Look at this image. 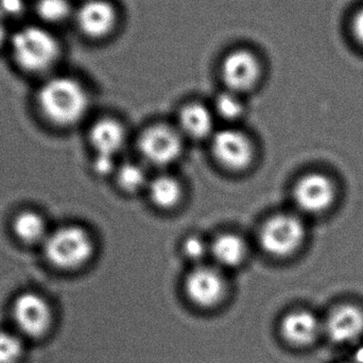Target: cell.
Instances as JSON below:
<instances>
[{
    "label": "cell",
    "instance_id": "2",
    "mask_svg": "<svg viewBox=\"0 0 363 363\" xmlns=\"http://www.w3.org/2000/svg\"><path fill=\"white\" fill-rule=\"evenodd\" d=\"M11 52L17 65L29 74L49 72L61 57L57 38L47 28L26 26L10 38Z\"/></svg>",
    "mask_w": 363,
    "mask_h": 363
},
{
    "label": "cell",
    "instance_id": "11",
    "mask_svg": "<svg viewBox=\"0 0 363 363\" xmlns=\"http://www.w3.org/2000/svg\"><path fill=\"white\" fill-rule=\"evenodd\" d=\"M211 147L217 161L228 169H245L253 160L251 140L238 130L224 129L216 132Z\"/></svg>",
    "mask_w": 363,
    "mask_h": 363
},
{
    "label": "cell",
    "instance_id": "4",
    "mask_svg": "<svg viewBox=\"0 0 363 363\" xmlns=\"http://www.w3.org/2000/svg\"><path fill=\"white\" fill-rule=\"evenodd\" d=\"M12 328L27 341L46 338L55 325L50 302L38 292L26 291L15 298L11 308Z\"/></svg>",
    "mask_w": 363,
    "mask_h": 363
},
{
    "label": "cell",
    "instance_id": "7",
    "mask_svg": "<svg viewBox=\"0 0 363 363\" xmlns=\"http://www.w3.org/2000/svg\"><path fill=\"white\" fill-rule=\"evenodd\" d=\"M121 11L112 0H82L74 21L82 35L91 40L112 38L121 25Z\"/></svg>",
    "mask_w": 363,
    "mask_h": 363
},
{
    "label": "cell",
    "instance_id": "13",
    "mask_svg": "<svg viewBox=\"0 0 363 363\" xmlns=\"http://www.w3.org/2000/svg\"><path fill=\"white\" fill-rule=\"evenodd\" d=\"M185 290L194 304L201 307L215 306L223 298L225 281L217 269L199 267L186 279Z\"/></svg>",
    "mask_w": 363,
    "mask_h": 363
},
{
    "label": "cell",
    "instance_id": "29",
    "mask_svg": "<svg viewBox=\"0 0 363 363\" xmlns=\"http://www.w3.org/2000/svg\"><path fill=\"white\" fill-rule=\"evenodd\" d=\"M337 363H351L350 362H337Z\"/></svg>",
    "mask_w": 363,
    "mask_h": 363
},
{
    "label": "cell",
    "instance_id": "21",
    "mask_svg": "<svg viewBox=\"0 0 363 363\" xmlns=\"http://www.w3.org/2000/svg\"><path fill=\"white\" fill-rule=\"evenodd\" d=\"M213 106H215L216 114L228 121H236L242 115L245 110L240 94L228 91V89L222 91L216 97Z\"/></svg>",
    "mask_w": 363,
    "mask_h": 363
},
{
    "label": "cell",
    "instance_id": "23",
    "mask_svg": "<svg viewBox=\"0 0 363 363\" xmlns=\"http://www.w3.org/2000/svg\"><path fill=\"white\" fill-rule=\"evenodd\" d=\"M183 252L190 260H201L211 253V245L199 236H189L183 243Z\"/></svg>",
    "mask_w": 363,
    "mask_h": 363
},
{
    "label": "cell",
    "instance_id": "8",
    "mask_svg": "<svg viewBox=\"0 0 363 363\" xmlns=\"http://www.w3.org/2000/svg\"><path fill=\"white\" fill-rule=\"evenodd\" d=\"M337 194L335 181L322 172H309L301 177L292 191L298 208L308 215H321L332 208Z\"/></svg>",
    "mask_w": 363,
    "mask_h": 363
},
{
    "label": "cell",
    "instance_id": "10",
    "mask_svg": "<svg viewBox=\"0 0 363 363\" xmlns=\"http://www.w3.org/2000/svg\"><path fill=\"white\" fill-rule=\"evenodd\" d=\"M138 149L144 159L155 166H168L180 157L183 140L180 132L164 125H152L143 132Z\"/></svg>",
    "mask_w": 363,
    "mask_h": 363
},
{
    "label": "cell",
    "instance_id": "3",
    "mask_svg": "<svg viewBox=\"0 0 363 363\" xmlns=\"http://www.w3.org/2000/svg\"><path fill=\"white\" fill-rule=\"evenodd\" d=\"M45 255L52 266L63 270L79 268L93 255L94 242L86 230L66 225L50 230L43 243Z\"/></svg>",
    "mask_w": 363,
    "mask_h": 363
},
{
    "label": "cell",
    "instance_id": "26",
    "mask_svg": "<svg viewBox=\"0 0 363 363\" xmlns=\"http://www.w3.org/2000/svg\"><path fill=\"white\" fill-rule=\"evenodd\" d=\"M352 33L356 42L363 47V8L358 10L354 15L351 23Z\"/></svg>",
    "mask_w": 363,
    "mask_h": 363
},
{
    "label": "cell",
    "instance_id": "6",
    "mask_svg": "<svg viewBox=\"0 0 363 363\" xmlns=\"http://www.w3.org/2000/svg\"><path fill=\"white\" fill-rule=\"evenodd\" d=\"M306 238V226L302 218L294 213H279L267 220L259 234L262 249L277 257L296 253Z\"/></svg>",
    "mask_w": 363,
    "mask_h": 363
},
{
    "label": "cell",
    "instance_id": "28",
    "mask_svg": "<svg viewBox=\"0 0 363 363\" xmlns=\"http://www.w3.org/2000/svg\"><path fill=\"white\" fill-rule=\"evenodd\" d=\"M9 40L8 28H6V21L0 15V49L6 44Z\"/></svg>",
    "mask_w": 363,
    "mask_h": 363
},
{
    "label": "cell",
    "instance_id": "20",
    "mask_svg": "<svg viewBox=\"0 0 363 363\" xmlns=\"http://www.w3.org/2000/svg\"><path fill=\"white\" fill-rule=\"evenodd\" d=\"M74 10L70 0H36L35 12L47 23H62L74 18Z\"/></svg>",
    "mask_w": 363,
    "mask_h": 363
},
{
    "label": "cell",
    "instance_id": "9",
    "mask_svg": "<svg viewBox=\"0 0 363 363\" xmlns=\"http://www.w3.org/2000/svg\"><path fill=\"white\" fill-rule=\"evenodd\" d=\"M323 330L326 338L338 347L362 342V306L352 302L336 305L323 320Z\"/></svg>",
    "mask_w": 363,
    "mask_h": 363
},
{
    "label": "cell",
    "instance_id": "17",
    "mask_svg": "<svg viewBox=\"0 0 363 363\" xmlns=\"http://www.w3.org/2000/svg\"><path fill=\"white\" fill-rule=\"evenodd\" d=\"M13 230L21 242L40 245L46 240L50 230L46 220L35 211H26L18 213L13 222Z\"/></svg>",
    "mask_w": 363,
    "mask_h": 363
},
{
    "label": "cell",
    "instance_id": "22",
    "mask_svg": "<svg viewBox=\"0 0 363 363\" xmlns=\"http://www.w3.org/2000/svg\"><path fill=\"white\" fill-rule=\"evenodd\" d=\"M119 185L128 192H135L147 185V174L142 166L135 163H125L117 172Z\"/></svg>",
    "mask_w": 363,
    "mask_h": 363
},
{
    "label": "cell",
    "instance_id": "16",
    "mask_svg": "<svg viewBox=\"0 0 363 363\" xmlns=\"http://www.w3.org/2000/svg\"><path fill=\"white\" fill-rule=\"evenodd\" d=\"M211 254L215 262L224 268H234L245 259L247 247L240 236L232 233L220 235L211 245Z\"/></svg>",
    "mask_w": 363,
    "mask_h": 363
},
{
    "label": "cell",
    "instance_id": "1",
    "mask_svg": "<svg viewBox=\"0 0 363 363\" xmlns=\"http://www.w3.org/2000/svg\"><path fill=\"white\" fill-rule=\"evenodd\" d=\"M38 104L45 116L60 127H72L82 121L89 108L84 85L67 76L47 79L38 91Z\"/></svg>",
    "mask_w": 363,
    "mask_h": 363
},
{
    "label": "cell",
    "instance_id": "15",
    "mask_svg": "<svg viewBox=\"0 0 363 363\" xmlns=\"http://www.w3.org/2000/svg\"><path fill=\"white\" fill-rule=\"evenodd\" d=\"M179 123L182 134L194 140H202L213 133V112L203 104L194 102L182 108Z\"/></svg>",
    "mask_w": 363,
    "mask_h": 363
},
{
    "label": "cell",
    "instance_id": "25",
    "mask_svg": "<svg viewBox=\"0 0 363 363\" xmlns=\"http://www.w3.org/2000/svg\"><path fill=\"white\" fill-rule=\"evenodd\" d=\"M94 170L99 176H108L115 169V157L96 155Z\"/></svg>",
    "mask_w": 363,
    "mask_h": 363
},
{
    "label": "cell",
    "instance_id": "5",
    "mask_svg": "<svg viewBox=\"0 0 363 363\" xmlns=\"http://www.w3.org/2000/svg\"><path fill=\"white\" fill-rule=\"evenodd\" d=\"M264 62L254 49L236 47L222 57L220 76L226 89L237 94L252 91L262 80Z\"/></svg>",
    "mask_w": 363,
    "mask_h": 363
},
{
    "label": "cell",
    "instance_id": "27",
    "mask_svg": "<svg viewBox=\"0 0 363 363\" xmlns=\"http://www.w3.org/2000/svg\"><path fill=\"white\" fill-rule=\"evenodd\" d=\"M351 363H363V341L357 343V345H353V350H352Z\"/></svg>",
    "mask_w": 363,
    "mask_h": 363
},
{
    "label": "cell",
    "instance_id": "19",
    "mask_svg": "<svg viewBox=\"0 0 363 363\" xmlns=\"http://www.w3.org/2000/svg\"><path fill=\"white\" fill-rule=\"evenodd\" d=\"M28 341L16 330L0 328V363H21L27 354Z\"/></svg>",
    "mask_w": 363,
    "mask_h": 363
},
{
    "label": "cell",
    "instance_id": "18",
    "mask_svg": "<svg viewBox=\"0 0 363 363\" xmlns=\"http://www.w3.org/2000/svg\"><path fill=\"white\" fill-rule=\"evenodd\" d=\"M148 187L151 200L161 208H172L180 201L182 187L172 177H157L148 184Z\"/></svg>",
    "mask_w": 363,
    "mask_h": 363
},
{
    "label": "cell",
    "instance_id": "14",
    "mask_svg": "<svg viewBox=\"0 0 363 363\" xmlns=\"http://www.w3.org/2000/svg\"><path fill=\"white\" fill-rule=\"evenodd\" d=\"M89 140L96 155L115 157L125 145V128L115 119H101L91 127Z\"/></svg>",
    "mask_w": 363,
    "mask_h": 363
},
{
    "label": "cell",
    "instance_id": "12",
    "mask_svg": "<svg viewBox=\"0 0 363 363\" xmlns=\"http://www.w3.org/2000/svg\"><path fill=\"white\" fill-rule=\"evenodd\" d=\"M281 334L292 347H309L323 336V320L313 311L296 309L281 320Z\"/></svg>",
    "mask_w": 363,
    "mask_h": 363
},
{
    "label": "cell",
    "instance_id": "24",
    "mask_svg": "<svg viewBox=\"0 0 363 363\" xmlns=\"http://www.w3.org/2000/svg\"><path fill=\"white\" fill-rule=\"evenodd\" d=\"M25 11V0H0V15L6 21L21 16Z\"/></svg>",
    "mask_w": 363,
    "mask_h": 363
}]
</instances>
